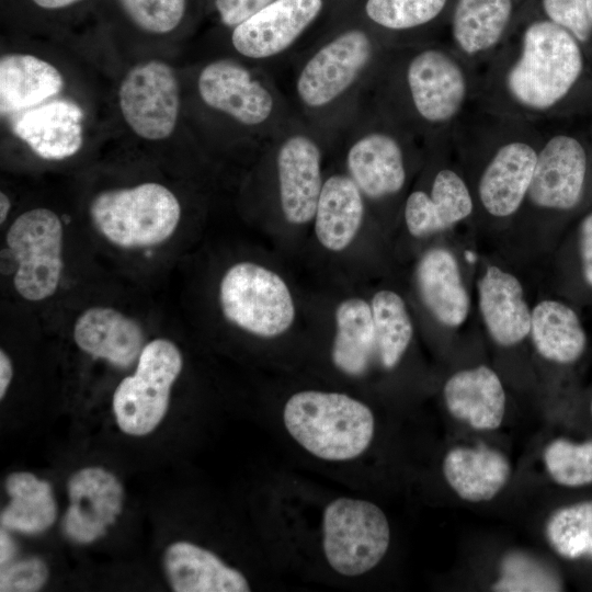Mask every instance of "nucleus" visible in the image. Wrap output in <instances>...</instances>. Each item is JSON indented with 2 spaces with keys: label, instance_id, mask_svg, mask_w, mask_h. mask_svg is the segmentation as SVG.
I'll list each match as a JSON object with an SVG mask.
<instances>
[{
  "label": "nucleus",
  "instance_id": "1",
  "mask_svg": "<svg viewBox=\"0 0 592 592\" xmlns=\"http://www.w3.org/2000/svg\"><path fill=\"white\" fill-rule=\"evenodd\" d=\"M478 70L476 105L543 123L592 118V57L527 0L510 33Z\"/></svg>",
  "mask_w": 592,
  "mask_h": 592
},
{
  "label": "nucleus",
  "instance_id": "2",
  "mask_svg": "<svg viewBox=\"0 0 592 592\" xmlns=\"http://www.w3.org/2000/svg\"><path fill=\"white\" fill-rule=\"evenodd\" d=\"M70 57L26 43L1 48L2 135L44 161L73 158L100 136L94 82Z\"/></svg>",
  "mask_w": 592,
  "mask_h": 592
},
{
  "label": "nucleus",
  "instance_id": "3",
  "mask_svg": "<svg viewBox=\"0 0 592 592\" xmlns=\"http://www.w3.org/2000/svg\"><path fill=\"white\" fill-rule=\"evenodd\" d=\"M478 70L442 41L390 47L365 94L428 147L476 104Z\"/></svg>",
  "mask_w": 592,
  "mask_h": 592
},
{
  "label": "nucleus",
  "instance_id": "4",
  "mask_svg": "<svg viewBox=\"0 0 592 592\" xmlns=\"http://www.w3.org/2000/svg\"><path fill=\"white\" fill-rule=\"evenodd\" d=\"M389 48L367 24L351 18L270 73L295 115L329 141L363 98Z\"/></svg>",
  "mask_w": 592,
  "mask_h": 592
},
{
  "label": "nucleus",
  "instance_id": "5",
  "mask_svg": "<svg viewBox=\"0 0 592 592\" xmlns=\"http://www.w3.org/2000/svg\"><path fill=\"white\" fill-rule=\"evenodd\" d=\"M185 113L196 139L264 149L295 116L273 76L217 54L182 72Z\"/></svg>",
  "mask_w": 592,
  "mask_h": 592
},
{
  "label": "nucleus",
  "instance_id": "6",
  "mask_svg": "<svg viewBox=\"0 0 592 592\" xmlns=\"http://www.w3.org/2000/svg\"><path fill=\"white\" fill-rule=\"evenodd\" d=\"M456 148L482 159L476 194L491 216L509 217L525 202L540 143L539 123L471 106L452 130Z\"/></svg>",
  "mask_w": 592,
  "mask_h": 592
},
{
  "label": "nucleus",
  "instance_id": "7",
  "mask_svg": "<svg viewBox=\"0 0 592 592\" xmlns=\"http://www.w3.org/2000/svg\"><path fill=\"white\" fill-rule=\"evenodd\" d=\"M329 146H341L345 172L371 201L400 194L408 182L409 158L426 149L365 93L331 135Z\"/></svg>",
  "mask_w": 592,
  "mask_h": 592
},
{
  "label": "nucleus",
  "instance_id": "8",
  "mask_svg": "<svg viewBox=\"0 0 592 592\" xmlns=\"http://www.w3.org/2000/svg\"><path fill=\"white\" fill-rule=\"evenodd\" d=\"M111 102L119 126L141 144L196 139L186 118L182 72L166 55L129 59L114 83Z\"/></svg>",
  "mask_w": 592,
  "mask_h": 592
},
{
  "label": "nucleus",
  "instance_id": "9",
  "mask_svg": "<svg viewBox=\"0 0 592 592\" xmlns=\"http://www.w3.org/2000/svg\"><path fill=\"white\" fill-rule=\"evenodd\" d=\"M289 435L311 455L331 462L350 460L369 446L375 431L372 410L341 392L303 390L283 409Z\"/></svg>",
  "mask_w": 592,
  "mask_h": 592
},
{
  "label": "nucleus",
  "instance_id": "10",
  "mask_svg": "<svg viewBox=\"0 0 592 592\" xmlns=\"http://www.w3.org/2000/svg\"><path fill=\"white\" fill-rule=\"evenodd\" d=\"M89 218L112 244L143 249L167 241L177 230L182 206L177 194L156 181L103 189L90 198Z\"/></svg>",
  "mask_w": 592,
  "mask_h": 592
},
{
  "label": "nucleus",
  "instance_id": "11",
  "mask_svg": "<svg viewBox=\"0 0 592 592\" xmlns=\"http://www.w3.org/2000/svg\"><path fill=\"white\" fill-rule=\"evenodd\" d=\"M327 0H274L227 32V54L269 72L296 57L323 35L316 26Z\"/></svg>",
  "mask_w": 592,
  "mask_h": 592
},
{
  "label": "nucleus",
  "instance_id": "12",
  "mask_svg": "<svg viewBox=\"0 0 592 592\" xmlns=\"http://www.w3.org/2000/svg\"><path fill=\"white\" fill-rule=\"evenodd\" d=\"M540 143L526 198L549 210H570L581 201L589 169V121L539 123Z\"/></svg>",
  "mask_w": 592,
  "mask_h": 592
},
{
  "label": "nucleus",
  "instance_id": "13",
  "mask_svg": "<svg viewBox=\"0 0 592 592\" xmlns=\"http://www.w3.org/2000/svg\"><path fill=\"white\" fill-rule=\"evenodd\" d=\"M266 147L274 161L284 219L292 225L309 223L315 217L325 179L322 161L328 139L295 115Z\"/></svg>",
  "mask_w": 592,
  "mask_h": 592
},
{
  "label": "nucleus",
  "instance_id": "14",
  "mask_svg": "<svg viewBox=\"0 0 592 592\" xmlns=\"http://www.w3.org/2000/svg\"><path fill=\"white\" fill-rule=\"evenodd\" d=\"M390 543V527L383 510L371 501L338 498L322 515V548L328 563L345 577L375 568Z\"/></svg>",
  "mask_w": 592,
  "mask_h": 592
},
{
  "label": "nucleus",
  "instance_id": "15",
  "mask_svg": "<svg viewBox=\"0 0 592 592\" xmlns=\"http://www.w3.org/2000/svg\"><path fill=\"white\" fill-rule=\"evenodd\" d=\"M219 303L225 318L261 338L286 332L295 319L288 286L273 271L252 262L228 269L219 284Z\"/></svg>",
  "mask_w": 592,
  "mask_h": 592
},
{
  "label": "nucleus",
  "instance_id": "16",
  "mask_svg": "<svg viewBox=\"0 0 592 592\" xmlns=\"http://www.w3.org/2000/svg\"><path fill=\"white\" fill-rule=\"evenodd\" d=\"M182 366L181 351L172 341L158 338L145 344L135 373L125 377L113 395V412L123 432L143 436L157 428Z\"/></svg>",
  "mask_w": 592,
  "mask_h": 592
},
{
  "label": "nucleus",
  "instance_id": "17",
  "mask_svg": "<svg viewBox=\"0 0 592 592\" xmlns=\"http://www.w3.org/2000/svg\"><path fill=\"white\" fill-rule=\"evenodd\" d=\"M16 262L13 285L29 301L52 297L62 274L64 225L50 208L34 207L20 214L5 236Z\"/></svg>",
  "mask_w": 592,
  "mask_h": 592
},
{
  "label": "nucleus",
  "instance_id": "18",
  "mask_svg": "<svg viewBox=\"0 0 592 592\" xmlns=\"http://www.w3.org/2000/svg\"><path fill=\"white\" fill-rule=\"evenodd\" d=\"M106 1L114 34L128 45L129 59L166 55L195 30L206 7V0Z\"/></svg>",
  "mask_w": 592,
  "mask_h": 592
},
{
  "label": "nucleus",
  "instance_id": "19",
  "mask_svg": "<svg viewBox=\"0 0 592 592\" xmlns=\"http://www.w3.org/2000/svg\"><path fill=\"white\" fill-rule=\"evenodd\" d=\"M527 0H454L440 41L479 68L503 43Z\"/></svg>",
  "mask_w": 592,
  "mask_h": 592
},
{
  "label": "nucleus",
  "instance_id": "20",
  "mask_svg": "<svg viewBox=\"0 0 592 592\" xmlns=\"http://www.w3.org/2000/svg\"><path fill=\"white\" fill-rule=\"evenodd\" d=\"M70 500L64 520L65 535L72 542L89 544L102 537L119 515L124 489L119 480L101 467H84L67 482Z\"/></svg>",
  "mask_w": 592,
  "mask_h": 592
},
{
  "label": "nucleus",
  "instance_id": "21",
  "mask_svg": "<svg viewBox=\"0 0 592 592\" xmlns=\"http://www.w3.org/2000/svg\"><path fill=\"white\" fill-rule=\"evenodd\" d=\"M454 0H363L357 16L390 47L440 41Z\"/></svg>",
  "mask_w": 592,
  "mask_h": 592
},
{
  "label": "nucleus",
  "instance_id": "22",
  "mask_svg": "<svg viewBox=\"0 0 592 592\" xmlns=\"http://www.w3.org/2000/svg\"><path fill=\"white\" fill-rule=\"evenodd\" d=\"M474 212V198L466 179L455 169H436L429 190L411 191L405 202L403 217L409 232L424 237L444 230Z\"/></svg>",
  "mask_w": 592,
  "mask_h": 592
},
{
  "label": "nucleus",
  "instance_id": "23",
  "mask_svg": "<svg viewBox=\"0 0 592 592\" xmlns=\"http://www.w3.org/2000/svg\"><path fill=\"white\" fill-rule=\"evenodd\" d=\"M72 334L81 351L121 368L138 360L145 346L139 322L112 307L86 309L77 318Z\"/></svg>",
  "mask_w": 592,
  "mask_h": 592
},
{
  "label": "nucleus",
  "instance_id": "24",
  "mask_svg": "<svg viewBox=\"0 0 592 592\" xmlns=\"http://www.w3.org/2000/svg\"><path fill=\"white\" fill-rule=\"evenodd\" d=\"M443 396L448 412L475 430H496L503 421L505 392L499 376L485 365L455 373Z\"/></svg>",
  "mask_w": 592,
  "mask_h": 592
},
{
  "label": "nucleus",
  "instance_id": "25",
  "mask_svg": "<svg viewBox=\"0 0 592 592\" xmlns=\"http://www.w3.org/2000/svg\"><path fill=\"white\" fill-rule=\"evenodd\" d=\"M163 567L177 592H248L250 585L237 569L214 553L189 542L171 544L163 555Z\"/></svg>",
  "mask_w": 592,
  "mask_h": 592
},
{
  "label": "nucleus",
  "instance_id": "26",
  "mask_svg": "<svg viewBox=\"0 0 592 592\" xmlns=\"http://www.w3.org/2000/svg\"><path fill=\"white\" fill-rule=\"evenodd\" d=\"M443 475L453 491L468 502L493 499L511 476L509 459L482 443L476 447L449 449L442 464Z\"/></svg>",
  "mask_w": 592,
  "mask_h": 592
},
{
  "label": "nucleus",
  "instance_id": "27",
  "mask_svg": "<svg viewBox=\"0 0 592 592\" xmlns=\"http://www.w3.org/2000/svg\"><path fill=\"white\" fill-rule=\"evenodd\" d=\"M479 307L491 338L500 345L521 342L531 330L532 312L519 280L497 266L479 281Z\"/></svg>",
  "mask_w": 592,
  "mask_h": 592
},
{
  "label": "nucleus",
  "instance_id": "28",
  "mask_svg": "<svg viewBox=\"0 0 592 592\" xmlns=\"http://www.w3.org/2000/svg\"><path fill=\"white\" fill-rule=\"evenodd\" d=\"M365 214V198L346 172L323 179L315 212V232L326 249L339 252L350 246Z\"/></svg>",
  "mask_w": 592,
  "mask_h": 592
},
{
  "label": "nucleus",
  "instance_id": "29",
  "mask_svg": "<svg viewBox=\"0 0 592 592\" xmlns=\"http://www.w3.org/2000/svg\"><path fill=\"white\" fill-rule=\"evenodd\" d=\"M420 296L430 312L443 325H462L469 311V297L458 264L446 249L426 251L417 269Z\"/></svg>",
  "mask_w": 592,
  "mask_h": 592
},
{
  "label": "nucleus",
  "instance_id": "30",
  "mask_svg": "<svg viewBox=\"0 0 592 592\" xmlns=\"http://www.w3.org/2000/svg\"><path fill=\"white\" fill-rule=\"evenodd\" d=\"M337 332L331 358L349 376H361L377 360L376 333L371 304L349 298L335 309Z\"/></svg>",
  "mask_w": 592,
  "mask_h": 592
},
{
  "label": "nucleus",
  "instance_id": "31",
  "mask_svg": "<svg viewBox=\"0 0 592 592\" xmlns=\"http://www.w3.org/2000/svg\"><path fill=\"white\" fill-rule=\"evenodd\" d=\"M530 333L537 352L560 364L576 362L587 346V335L577 314L556 300H544L535 306Z\"/></svg>",
  "mask_w": 592,
  "mask_h": 592
},
{
  "label": "nucleus",
  "instance_id": "32",
  "mask_svg": "<svg viewBox=\"0 0 592 592\" xmlns=\"http://www.w3.org/2000/svg\"><path fill=\"white\" fill-rule=\"evenodd\" d=\"M4 487L11 500L1 511L2 527L38 534L55 522L57 506L48 481L18 471L7 477Z\"/></svg>",
  "mask_w": 592,
  "mask_h": 592
},
{
  "label": "nucleus",
  "instance_id": "33",
  "mask_svg": "<svg viewBox=\"0 0 592 592\" xmlns=\"http://www.w3.org/2000/svg\"><path fill=\"white\" fill-rule=\"evenodd\" d=\"M377 361L386 368H394L405 354L412 334V322L405 301L395 292L379 291L371 301Z\"/></svg>",
  "mask_w": 592,
  "mask_h": 592
},
{
  "label": "nucleus",
  "instance_id": "34",
  "mask_svg": "<svg viewBox=\"0 0 592 592\" xmlns=\"http://www.w3.org/2000/svg\"><path fill=\"white\" fill-rule=\"evenodd\" d=\"M545 536L560 557L592 560V500L554 511L545 524Z\"/></svg>",
  "mask_w": 592,
  "mask_h": 592
},
{
  "label": "nucleus",
  "instance_id": "35",
  "mask_svg": "<svg viewBox=\"0 0 592 592\" xmlns=\"http://www.w3.org/2000/svg\"><path fill=\"white\" fill-rule=\"evenodd\" d=\"M562 590L561 579L544 561L520 550L506 553L500 562L497 592H550Z\"/></svg>",
  "mask_w": 592,
  "mask_h": 592
},
{
  "label": "nucleus",
  "instance_id": "36",
  "mask_svg": "<svg viewBox=\"0 0 592 592\" xmlns=\"http://www.w3.org/2000/svg\"><path fill=\"white\" fill-rule=\"evenodd\" d=\"M543 458L556 483L570 488L592 483V440L574 443L558 437L545 447Z\"/></svg>",
  "mask_w": 592,
  "mask_h": 592
},
{
  "label": "nucleus",
  "instance_id": "37",
  "mask_svg": "<svg viewBox=\"0 0 592 592\" xmlns=\"http://www.w3.org/2000/svg\"><path fill=\"white\" fill-rule=\"evenodd\" d=\"M537 3L548 20L570 32L592 57V26L587 0H537Z\"/></svg>",
  "mask_w": 592,
  "mask_h": 592
},
{
  "label": "nucleus",
  "instance_id": "38",
  "mask_svg": "<svg viewBox=\"0 0 592 592\" xmlns=\"http://www.w3.org/2000/svg\"><path fill=\"white\" fill-rule=\"evenodd\" d=\"M48 578L46 563L38 557L19 560L0 573L1 592H34L38 591Z\"/></svg>",
  "mask_w": 592,
  "mask_h": 592
},
{
  "label": "nucleus",
  "instance_id": "39",
  "mask_svg": "<svg viewBox=\"0 0 592 592\" xmlns=\"http://www.w3.org/2000/svg\"><path fill=\"white\" fill-rule=\"evenodd\" d=\"M274 0H209L214 21L226 32L237 27Z\"/></svg>",
  "mask_w": 592,
  "mask_h": 592
},
{
  "label": "nucleus",
  "instance_id": "40",
  "mask_svg": "<svg viewBox=\"0 0 592 592\" xmlns=\"http://www.w3.org/2000/svg\"><path fill=\"white\" fill-rule=\"evenodd\" d=\"M24 7L35 16L45 20L66 18L76 11L83 9L93 0H21Z\"/></svg>",
  "mask_w": 592,
  "mask_h": 592
},
{
  "label": "nucleus",
  "instance_id": "41",
  "mask_svg": "<svg viewBox=\"0 0 592 592\" xmlns=\"http://www.w3.org/2000/svg\"><path fill=\"white\" fill-rule=\"evenodd\" d=\"M580 253L584 278L592 287V212L580 224Z\"/></svg>",
  "mask_w": 592,
  "mask_h": 592
},
{
  "label": "nucleus",
  "instance_id": "42",
  "mask_svg": "<svg viewBox=\"0 0 592 592\" xmlns=\"http://www.w3.org/2000/svg\"><path fill=\"white\" fill-rule=\"evenodd\" d=\"M13 377L12 362L9 355L1 350L0 351V398L2 399L10 386Z\"/></svg>",
  "mask_w": 592,
  "mask_h": 592
},
{
  "label": "nucleus",
  "instance_id": "43",
  "mask_svg": "<svg viewBox=\"0 0 592 592\" xmlns=\"http://www.w3.org/2000/svg\"><path fill=\"white\" fill-rule=\"evenodd\" d=\"M15 553V545L4 527L0 532V563L7 565Z\"/></svg>",
  "mask_w": 592,
  "mask_h": 592
},
{
  "label": "nucleus",
  "instance_id": "44",
  "mask_svg": "<svg viewBox=\"0 0 592 592\" xmlns=\"http://www.w3.org/2000/svg\"><path fill=\"white\" fill-rule=\"evenodd\" d=\"M12 207V201L10 196L4 192H0V223L3 224L9 216Z\"/></svg>",
  "mask_w": 592,
  "mask_h": 592
},
{
  "label": "nucleus",
  "instance_id": "45",
  "mask_svg": "<svg viewBox=\"0 0 592 592\" xmlns=\"http://www.w3.org/2000/svg\"><path fill=\"white\" fill-rule=\"evenodd\" d=\"M587 10H588L589 20L592 26V0H587Z\"/></svg>",
  "mask_w": 592,
  "mask_h": 592
},
{
  "label": "nucleus",
  "instance_id": "46",
  "mask_svg": "<svg viewBox=\"0 0 592 592\" xmlns=\"http://www.w3.org/2000/svg\"><path fill=\"white\" fill-rule=\"evenodd\" d=\"M466 259H467L468 262H474L476 258H475V254L473 252L467 251L466 252Z\"/></svg>",
  "mask_w": 592,
  "mask_h": 592
},
{
  "label": "nucleus",
  "instance_id": "47",
  "mask_svg": "<svg viewBox=\"0 0 592 592\" xmlns=\"http://www.w3.org/2000/svg\"><path fill=\"white\" fill-rule=\"evenodd\" d=\"M591 415H592V401H591Z\"/></svg>",
  "mask_w": 592,
  "mask_h": 592
}]
</instances>
